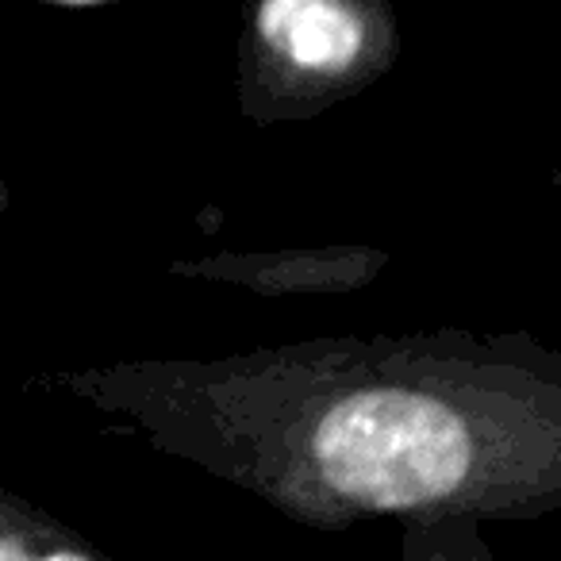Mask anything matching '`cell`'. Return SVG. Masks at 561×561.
Returning <instances> with one entry per match:
<instances>
[{
    "label": "cell",
    "instance_id": "obj_2",
    "mask_svg": "<svg viewBox=\"0 0 561 561\" xmlns=\"http://www.w3.org/2000/svg\"><path fill=\"white\" fill-rule=\"evenodd\" d=\"M257 32L305 70H346L362 50V24L339 0H262Z\"/></svg>",
    "mask_w": 561,
    "mask_h": 561
},
{
    "label": "cell",
    "instance_id": "obj_3",
    "mask_svg": "<svg viewBox=\"0 0 561 561\" xmlns=\"http://www.w3.org/2000/svg\"><path fill=\"white\" fill-rule=\"evenodd\" d=\"M62 4H89V0H62Z\"/></svg>",
    "mask_w": 561,
    "mask_h": 561
},
{
    "label": "cell",
    "instance_id": "obj_1",
    "mask_svg": "<svg viewBox=\"0 0 561 561\" xmlns=\"http://www.w3.org/2000/svg\"><path fill=\"white\" fill-rule=\"evenodd\" d=\"M312 450L331 489L369 507L450 496L473 458L458 415L404 389L346 397L316 427Z\"/></svg>",
    "mask_w": 561,
    "mask_h": 561
}]
</instances>
